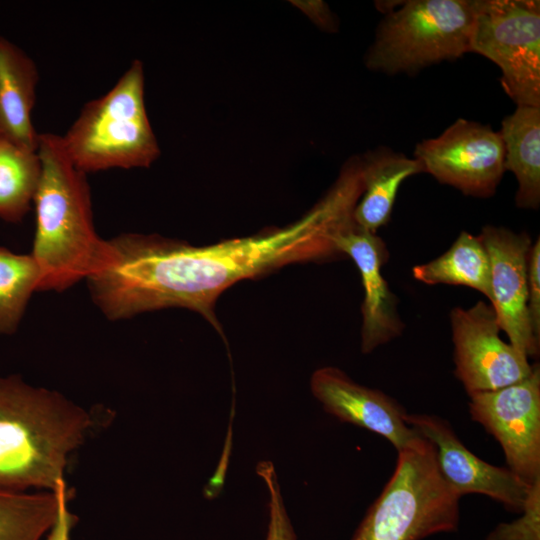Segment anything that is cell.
<instances>
[{
  "instance_id": "4",
  "label": "cell",
  "mask_w": 540,
  "mask_h": 540,
  "mask_svg": "<svg viewBox=\"0 0 540 540\" xmlns=\"http://www.w3.org/2000/svg\"><path fill=\"white\" fill-rule=\"evenodd\" d=\"M65 152L84 173L149 167L159 156L144 102V69L135 60L114 86L85 104L60 135Z\"/></svg>"
},
{
  "instance_id": "3",
  "label": "cell",
  "mask_w": 540,
  "mask_h": 540,
  "mask_svg": "<svg viewBox=\"0 0 540 540\" xmlns=\"http://www.w3.org/2000/svg\"><path fill=\"white\" fill-rule=\"evenodd\" d=\"M37 153L41 177L31 255L40 272L38 291H63L95 272L105 240L94 228L86 173L72 163L60 135L39 133Z\"/></svg>"
},
{
  "instance_id": "20",
  "label": "cell",
  "mask_w": 540,
  "mask_h": 540,
  "mask_svg": "<svg viewBox=\"0 0 540 540\" xmlns=\"http://www.w3.org/2000/svg\"><path fill=\"white\" fill-rule=\"evenodd\" d=\"M57 511L54 491L0 490V540H42L54 525Z\"/></svg>"
},
{
  "instance_id": "23",
  "label": "cell",
  "mask_w": 540,
  "mask_h": 540,
  "mask_svg": "<svg viewBox=\"0 0 540 540\" xmlns=\"http://www.w3.org/2000/svg\"><path fill=\"white\" fill-rule=\"evenodd\" d=\"M521 512L517 520L499 524L487 540H540V478L530 485Z\"/></svg>"
},
{
  "instance_id": "13",
  "label": "cell",
  "mask_w": 540,
  "mask_h": 540,
  "mask_svg": "<svg viewBox=\"0 0 540 540\" xmlns=\"http://www.w3.org/2000/svg\"><path fill=\"white\" fill-rule=\"evenodd\" d=\"M313 396L341 422L379 434L398 451L419 433L405 421L402 406L380 390L363 386L337 367L315 370L310 378Z\"/></svg>"
},
{
  "instance_id": "6",
  "label": "cell",
  "mask_w": 540,
  "mask_h": 540,
  "mask_svg": "<svg viewBox=\"0 0 540 540\" xmlns=\"http://www.w3.org/2000/svg\"><path fill=\"white\" fill-rule=\"evenodd\" d=\"M471 0H410L390 11L369 49V69L388 74L416 72L470 52Z\"/></svg>"
},
{
  "instance_id": "10",
  "label": "cell",
  "mask_w": 540,
  "mask_h": 540,
  "mask_svg": "<svg viewBox=\"0 0 540 540\" xmlns=\"http://www.w3.org/2000/svg\"><path fill=\"white\" fill-rule=\"evenodd\" d=\"M455 375L469 395L493 391L529 376L534 365L528 357L500 337L496 313L489 303L450 312Z\"/></svg>"
},
{
  "instance_id": "22",
  "label": "cell",
  "mask_w": 540,
  "mask_h": 540,
  "mask_svg": "<svg viewBox=\"0 0 540 540\" xmlns=\"http://www.w3.org/2000/svg\"><path fill=\"white\" fill-rule=\"evenodd\" d=\"M256 473L263 479L269 494V519L265 540H296L273 463L269 460L260 461L256 465Z\"/></svg>"
},
{
  "instance_id": "7",
  "label": "cell",
  "mask_w": 540,
  "mask_h": 540,
  "mask_svg": "<svg viewBox=\"0 0 540 540\" xmlns=\"http://www.w3.org/2000/svg\"><path fill=\"white\" fill-rule=\"evenodd\" d=\"M470 52L494 62L517 106L540 108V2L472 0Z\"/></svg>"
},
{
  "instance_id": "9",
  "label": "cell",
  "mask_w": 540,
  "mask_h": 540,
  "mask_svg": "<svg viewBox=\"0 0 540 540\" xmlns=\"http://www.w3.org/2000/svg\"><path fill=\"white\" fill-rule=\"evenodd\" d=\"M469 396L471 418L500 443L508 468L528 484L539 479V365L519 382Z\"/></svg>"
},
{
  "instance_id": "25",
  "label": "cell",
  "mask_w": 540,
  "mask_h": 540,
  "mask_svg": "<svg viewBox=\"0 0 540 540\" xmlns=\"http://www.w3.org/2000/svg\"><path fill=\"white\" fill-rule=\"evenodd\" d=\"M54 492L56 493L58 500L57 518L47 534L46 540H70L71 530L77 519L69 511L68 502L71 494L65 479L58 482Z\"/></svg>"
},
{
  "instance_id": "19",
  "label": "cell",
  "mask_w": 540,
  "mask_h": 540,
  "mask_svg": "<svg viewBox=\"0 0 540 540\" xmlns=\"http://www.w3.org/2000/svg\"><path fill=\"white\" fill-rule=\"evenodd\" d=\"M41 177L37 151L0 137V218L20 221L34 200Z\"/></svg>"
},
{
  "instance_id": "1",
  "label": "cell",
  "mask_w": 540,
  "mask_h": 540,
  "mask_svg": "<svg viewBox=\"0 0 540 540\" xmlns=\"http://www.w3.org/2000/svg\"><path fill=\"white\" fill-rule=\"evenodd\" d=\"M351 222V203L330 190L295 223L211 245L123 234L105 241L88 286L108 319L180 307L199 313L221 334L215 305L226 289L289 264L343 257L335 238Z\"/></svg>"
},
{
  "instance_id": "2",
  "label": "cell",
  "mask_w": 540,
  "mask_h": 540,
  "mask_svg": "<svg viewBox=\"0 0 540 540\" xmlns=\"http://www.w3.org/2000/svg\"><path fill=\"white\" fill-rule=\"evenodd\" d=\"M91 426L89 414L59 393L0 377V490L53 492Z\"/></svg>"
},
{
  "instance_id": "12",
  "label": "cell",
  "mask_w": 540,
  "mask_h": 540,
  "mask_svg": "<svg viewBox=\"0 0 540 540\" xmlns=\"http://www.w3.org/2000/svg\"><path fill=\"white\" fill-rule=\"evenodd\" d=\"M405 421L434 446L441 476L460 497L469 493L483 494L513 511H522L531 484L509 468L480 459L468 450L442 418L406 414Z\"/></svg>"
},
{
  "instance_id": "21",
  "label": "cell",
  "mask_w": 540,
  "mask_h": 540,
  "mask_svg": "<svg viewBox=\"0 0 540 540\" xmlns=\"http://www.w3.org/2000/svg\"><path fill=\"white\" fill-rule=\"evenodd\" d=\"M39 283V268L31 254L0 247V335L16 331Z\"/></svg>"
},
{
  "instance_id": "15",
  "label": "cell",
  "mask_w": 540,
  "mask_h": 540,
  "mask_svg": "<svg viewBox=\"0 0 540 540\" xmlns=\"http://www.w3.org/2000/svg\"><path fill=\"white\" fill-rule=\"evenodd\" d=\"M38 78L34 61L0 36V137L31 151L39 138L32 122Z\"/></svg>"
},
{
  "instance_id": "18",
  "label": "cell",
  "mask_w": 540,
  "mask_h": 540,
  "mask_svg": "<svg viewBox=\"0 0 540 540\" xmlns=\"http://www.w3.org/2000/svg\"><path fill=\"white\" fill-rule=\"evenodd\" d=\"M416 280L427 285L466 286L491 298L489 257L478 236L462 231L441 256L412 269Z\"/></svg>"
},
{
  "instance_id": "11",
  "label": "cell",
  "mask_w": 540,
  "mask_h": 540,
  "mask_svg": "<svg viewBox=\"0 0 540 540\" xmlns=\"http://www.w3.org/2000/svg\"><path fill=\"white\" fill-rule=\"evenodd\" d=\"M489 257L492 305L499 327L528 358L539 354L540 341L533 334L528 308V263L532 247L526 233L485 226L478 236Z\"/></svg>"
},
{
  "instance_id": "8",
  "label": "cell",
  "mask_w": 540,
  "mask_h": 540,
  "mask_svg": "<svg viewBox=\"0 0 540 540\" xmlns=\"http://www.w3.org/2000/svg\"><path fill=\"white\" fill-rule=\"evenodd\" d=\"M414 158L440 183L480 198L495 193L506 171L500 132L466 119H458L440 136L418 143Z\"/></svg>"
},
{
  "instance_id": "16",
  "label": "cell",
  "mask_w": 540,
  "mask_h": 540,
  "mask_svg": "<svg viewBox=\"0 0 540 540\" xmlns=\"http://www.w3.org/2000/svg\"><path fill=\"white\" fill-rule=\"evenodd\" d=\"M360 163L363 193L354 208L353 219L360 228L376 233L389 222L402 182L424 170L416 158L388 149L377 150Z\"/></svg>"
},
{
  "instance_id": "26",
  "label": "cell",
  "mask_w": 540,
  "mask_h": 540,
  "mask_svg": "<svg viewBox=\"0 0 540 540\" xmlns=\"http://www.w3.org/2000/svg\"><path fill=\"white\" fill-rule=\"evenodd\" d=\"M310 14L312 18L322 27L331 28L333 20L327 6L322 2H313L310 6Z\"/></svg>"
},
{
  "instance_id": "5",
  "label": "cell",
  "mask_w": 540,
  "mask_h": 540,
  "mask_svg": "<svg viewBox=\"0 0 540 540\" xmlns=\"http://www.w3.org/2000/svg\"><path fill=\"white\" fill-rule=\"evenodd\" d=\"M459 500L439 472L434 446L419 434L398 451L391 478L352 540H422L455 531Z\"/></svg>"
},
{
  "instance_id": "17",
  "label": "cell",
  "mask_w": 540,
  "mask_h": 540,
  "mask_svg": "<svg viewBox=\"0 0 540 540\" xmlns=\"http://www.w3.org/2000/svg\"><path fill=\"white\" fill-rule=\"evenodd\" d=\"M505 170L516 176V205L537 209L540 204V108L517 106L502 121Z\"/></svg>"
},
{
  "instance_id": "24",
  "label": "cell",
  "mask_w": 540,
  "mask_h": 540,
  "mask_svg": "<svg viewBox=\"0 0 540 540\" xmlns=\"http://www.w3.org/2000/svg\"><path fill=\"white\" fill-rule=\"evenodd\" d=\"M528 314L534 336L540 341V239L532 244L528 263Z\"/></svg>"
},
{
  "instance_id": "14",
  "label": "cell",
  "mask_w": 540,
  "mask_h": 540,
  "mask_svg": "<svg viewBox=\"0 0 540 540\" xmlns=\"http://www.w3.org/2000/svg\"><path fill=\"white\" fill-rule=\"evenodd\" d=\"M335 243L360 273L364 288L361 351L368 354L401 335L405 327L398 313V299L381 271L388 260V250L376 233L360 228L355 222L337 235Z\"/></svg>"
}]
</instances>
